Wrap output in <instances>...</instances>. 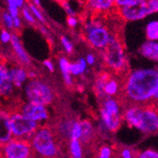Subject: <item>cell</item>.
<instances>
[{
	"mask_svg": "<svg viewBox=\"0 0 158 158\" xmlns=\"http://www.w3.org/2000/svg\"><path fill=\"white\" fill-rule=\"evenodd\" d=\"M158 89V70L138 69L127 76L121 91L124 105L145 106L152 103Z\"/></svg>",
	"mask_w": 158,
	"mask_h": 158,
	"instance_id": "6da1fadb",
	"label": "cell"
},
{
	"mask_svg": "<svg viewBox=\"0 0 158 158\" xmlns=\"http://www.w3.org/2000/svg\"><path fill=\"white\" fill-rule=\"evenodd\" d=\"M123 118L129 125L135 127L143 133H158V110L156 105L128 107L125 109Z\"/></svg>",
	"mask_w": 158,
	"mask_h": 158,
	"instance_id": "7a4b0ae2",
	"label": "cell"
},
{
	"mask_svg": "<svg viewBox=\"0 0 158 158\" xmlns=\"http://www.w3.org/2000/svg\"><path fill=\"white\" fill-rule=\"evenodd\" d=\"M59 136L54 128L48 126L40 127L31 138V146L34 156L39 158H57L60 152Z\"/></svg>",
	"mask_w": 158,
	"mask_h": 158,
	"instance_id": "3957f363",
	"label": "cell"
},
{
	"mask_svg": "<svg viewBox=\"0 0 158 158\" xmlns=\"http://www.w3.org/2000/svg\"><path fill=\"white\" fill-rule=\"evenodd\" d=\"M25 94L28 102L41 105H48L55 98L54 92L50 86L40 80L32 79L26 84Z\"/></svg>",
	"mask_w": 158,
	"mask_h": 158,
	"instance_id": "277c9868",
	"label": "cell"
},
{
	"mask_svg": "<svg viewBox=\"0 0 158 158\" xmlns=\"http://www.w3.org/2000/svg\"><path fill=\"white\" fill-rule=\"evenodd\" d=\"M112 32L98 20H91L85 25L84 36L88 44L96 49H105L108 46Z\"/></svg>",
	"mask_w": 158,
	"mask_h": 158,
	"instance_id": "5b68a950",
	"label": "cell"
},
{
	"mask_svg": "<svg viewBox=\"0 0 158 158\" xmlns=\"http://www.w3.org/2000/svg\"><path fill=\"white\" fill-rule=\"evenodd\" d=\"M103 58L107 66L116 72H120L125 68L126 58L118 33H112L109 44L103 50Z\"/></svg>",
	"mask_w": 158,
	"mask_h": 158,
	"instance_id": "8992f818",
	"label": "cell"
},
{
	"mask_svg": "<svg viewBox=\"0 0 158 158\" xmlns=\"http://www.w3.org/2000/svg\"><path fill=\"white\" fill-rule=\"evenodd\" d=\"M9 114L12 137L31 140L39 129L37 122L25 117L20 112Z\"/></svg>",
	"mask_w": 158,
	"mask_h": 158,
	"instance_id": "52a82bcc",
	"label": "cell"
},
{
	"mask_svg": "<svg viewBox=\"0 0 158 158\" xmlns=\"http://www.w3.org/2000/svg\"><path fill=\"white\" fill-rule=\"evenodd\" d=\"M2 158H35L31 140L12 138L1 145Z\"/></svg>",
	"mask_w": 158,
	"mask_h": 158,
	"instance_id": "ba28073f",
	"label": "cell"
},
{
	"mask_svg": "<svg viewBox=\"0 0 158 158\" xmlns=\"http://www.w3.org/2000/svg\"><path fill=\"white\" fill-rule=\"evenodd\" d=\"M117 10L118 15L126 21L140 20L152 13L149 0H134L132 4L117 8Z\"/></svg>",
	"mask_w": 158,
	"mask_h": 158,
	"instance_id": "9c48e42d",
	"label": "cell"
},
{
	"mask_svg": "<svg viewBox=\"0 0 158 158\" xmlns=\"http://www.w3.org/2000/svg\"><path fill=\"white\" fill-rule=\"evenodd\" d=\"M20 113L24 114L25 117L28 118L30 119L37 122L41 120H46L48 118V112L46 106L27 102L20 108Z\"/></svg>",
	"mask_w": 158,
	"mask_h": 158,
	"instance_id": "30bf717a",
	"label": "cell"
},
{
	"mask_svg": "<svg viewBox=\"0 0 158 158\" xmlns=\"http://www.w3.org/2000/svg\"><path fill=\"white\" fill-rule=\"evenodd\" d=\"M75 124V120L72 119H63L61 120L56 129H54L56 134L60 138L64 140H72V131Z\"/></svg>",
	"mask_w": 158,
	"mask_h": 158,
	"instance_id": "8fae6325",
	"label": "cell"
},
{
	"mask_svg": "<svg viewBox=\"0 0 158 158\" xmlns=\"http://www.w3.org/2000/svg\"><path fill=\"white\" fill-rule=\"evenodd\" d=\"M14 84L12 83L10 76V69L3 64L0 68V87H1V95L8 96L12 92Z\"/></svg>",
	"mask_w": 158,
	"mask_h": 158,
	"instance_id": "7c38bea8",
	"label": "cell"
},
{
	"mask_svg": "<svg viewBox=\"0 0 158 158\" xmlns=\"http://www.w3.org/2000/svg\"><path fill=\"white\" fill-rule=\"evenodd\" d=\"M12 134L10 124V114L8 112L2 111L1 112V145L6 144L9 141L12 139Z\"/></svg>",
	"mask_w": 158,
	"mask_h": 158,
	"instance_id": "4fadbf2b",
	"label": "cell"
},
{
	"mask_svg": "<svg viewBox=\"0 0 158 158\" xmlns=\"http://www.w3.org/2000/svg\"><path fill=\"white\" fill-rule=\"evenodd\" d=\"M87 5L88 9L95 13L108 12L116 7L114 1H112V0H91L87 2Z\"/></svg>",
	"mask_w": 158,
	"mask_h": 158,
	"instance_id": "5bb4252c",
	"label": "cell"
},
{
	"mask_svg": "<svg viewBox=\"0 0 158 158\" xmlns=\"http://www.w3.org/2000/svg\"><path fill=\"white\" fill-rule=\"evenodd\" d=\"M139 53L145 58L158 62V43L148 41L139 48Z\"/></svg>",
	"mask_w": 158,
	"mask_h": 158,
	"instance_id": "9a60e30c",
	"label": "cell"
},
{
	"mask_svg": "<svg viewBox=\"0 0 158 158\" xmlns=\"http://www.w3.org/2000/svg\"><path fill=\"white\" fill-rule=\"evenodd\" d=\"M11 47H12V49L14 50V53H15V55L17 56V58L19 59V61L25 64H28L31 62V59L30 57H28V55L27 54L26 50L24 49L21 42L18 38V36L13 33L12 36H11Z\"/></svg>",
	"mask_w": 158,
	"mask_h": 158,
	"instance_id": "2e32d148",
	"label": "cell"
},
{
	"mask_svg": "<svg viewBox=\"0 0 158 158\" xmlns=\"http://www.w3.org/2000/svg\"><path fill=\"white\" fill-rule=\"evenodd\" d=\"M81 123V141L83 145H89L90 143L93 142L95 138V132L93 125L88 120H82Z\"/></svg>",
	"mask_w": 158,
	"mask_h": 158,
	"instance_id": "e0dca14e",
	"label": "cell"
},
{
	"mask_svg": "<svg viewBox=\"0 0 158 158\" xmlns=\"http://www.w3.org/2000/svg\"><path fill=\"white\" fill-rule=\"evenodd\" d=\"M10 76L12 83L16 87H21V85L23 82L27 80L28 77V74L27 73V71L23 67H11L10 69Z\"/></svg>",
	"mask_w": 158,
	"mask_h": 158,
	"instance_id": "ac0fdd59",
	"label": "cell"
},
{
	"mask_svg": "<svg viewBox=\"0 0 158 158\" xmlns=\"http://www.w3.org/2000/svg\"><path fill=\"white\" fill-rule=\"evenodd\" d=\"M119 91V83L117 80L110 77L104 86V95L106 98H112L116 96Z\"/></svg>",
	"mask_w": 158,
	"mask_h": 158,
	"instance_id": "d6986e66",
	"label": "cell"
},
{
	"mask_svg": "<svg viewBox=\"0 0 158 158\" xmlns=\"http://www.w3.org/2000/svg\"><path fill=\"white\" fill-rule=\"evenodd\" d=\"M60 67H61V71L63 73V77L64 80V82L66 83V85L70 86L72 84V79H71V73H70V65L71 64L65 59V58H61L60 59Z\"/></svg>",
	"mask_w": 158,
	"mask_h": 158,
	"instance_id": "ffe728a7",
	"label": "cell"
},
{
	"mask_svg": "<svg viewBox=\"0 0 158 158\" xmlns=\"http://www.w3.org/2000/svg\"><path fill=\"white\" fill-rule=\"evenodd\" d=\"M146 36L151 42H155L158 40V21H152L147 25Z\"/></svg>",
	"mask_w": 158,
	"mask_h": 158,
	"instance_id": "44dd1931",
	"label": "cell"
},
{
	"mask_svg": "<svg viewBox=\"0 0 158 158\" xmlns=\"http://www.w3.org/2000/svg\"><path fill=\"white\" fill-rule=\"evenodd\" d=\"M69 151L71 158H81L82 157V146L80 140L72 139L69 144Z\"/></svg>",
	"mask_w": 158,
	"mask_h": 158,
	"instance_id": "7402d4cb",
	"label": "cell"
},
{
	"mask_svg": "<svg viewBox=\"0 0 158 158\" xmlns=\"http://www.w3.org/2000/svg\"><path fill=\"white\" fill-rule=\"evenodd\" d=\"M86 69V61L82 58L79 59L78 62L71 64L70 65V73L72 75L78 76L81 73L84 72V70Z\"/></svg>",
	"mask_w": 158,
	"mask_h": 158,
	"instance_id": "603a6c76",
	"label": "cell"
},
{
	"mask_svg": "<svg viewBox=\"0 0 158 158\" xmlns=\"http://www.w3.org/2000/svg\"><path fill=\"white\" fill-rule=\"evenodd\" d=\"M7 4H8V11L10 12V14L13 18H17L19 8L17 7L15 2H14V0H8Z\"/></svg>",
	"mask_w": 158,
	"mask_h": 158,
	"instance_id": "cb8c5ba5",
	"label": "cell"
},
{
	"mask_svg": "<svg viewBox=\"0 0 158 158\" xmlns=\"http://www.w3.org/2000/svg\"><path fill=\"white\" fill-rule=\"evenodd\" d=\"M2 19H3V23L5 24V26L8 28H13L14 27V19H13V17L10 15L8 10L3 11Z\"/></svg>",
	"mask_w": 158,
	"mask_h": 158,
	"instance_id": "d4e9b609",
	"label": "cell"
},
{
	"mask_svg": "<svg viewBox=\"0 0 158 158\" xmlns=\"http://www.w3.org/2000/svg\"><path fill=\"white\" fill-rule=\"evenodd\" d=\"M27 7H28V8H30L31 11H32V12H33V14L36 16V18H37V19H39L41 22H45V18H44V16H43V14L41 13L40 10L38 9V7H37L36 5H34L32 2H27Z\"/></svg>",
	"mask_w": 158,
	"mask_h": 158,
	"instance_id": "484cf974",
	"label": "cell"
},
{
	"mask_svg": "<svg viewBox=\"0 0 158 158\" xmlns=\"http://www.w3.org/2000/svg\"><path fill=\"white\" fill-rule=\"evenodd\" d=\"M112 156V149L109 146H102L100 147L98 152V158H111Z\"/></svg>",
	"mask_w": 158,
	"mask_h": 158,
	"instance_id": "4316f807",
	"label": "cell"
},
{
	"mask_svg": "<svg viewBox=\"0 0 158 158\" xmlns=\"http://www.w3.org/2000/svg\"><path fill=\"white\" fill-rule=\"evenodd\" d=\"M22 14H23V16L25 17V19L28 23H31V24H34L35 23V20H34L33 16L31 15V10H30V8L27 7V5L23 7V9H22Z\"/></svg>",
	"mask_w": 158,
	"mask_h": 158,
	"instance_id": "83f0119b",
	"label": "cell"
},
{
	"mask_svg": "<svg viewBox=\"0 0 158 158\" xmlns=\"http://www.w3.org/2000/svg\"><path fill=\"white\" fill-rule=\"evenodd\" d=\"M81 135V123L78 121H75L73 131H72V139L80 140Z\"/></svg>",
	"mask_w": 158,
	"mask_h": 158,
	"instance_id": "f1b7e54d",
	"label": "cell"
},
{
	"mask_svg": "<svg viewBox=\"0 0 158 158\" xmlns=\"http://www.w3.org/2000/svg\"><path fill=\"white\" fill-rule=\"evenodd\" d=\"M137 158H158V152L152 150H147L137 155Z\"/></svg>",
	"mask_w": 158,
	"mask_h": 158,
	"instance_id": "f546056e",
	"label": "cell"
},
{
	"mask_svg": "<svg viewBox=\"0 0 158 158\" xmlns=\"http://www.w3.org/2000/svg\"><path fill=\"white\" fill-rule=\"evenodd\" d=\"M61 41H62V44L65 49V51L67 53H71L73 51V45H72V43H71L65 36H62L61 37Z\"/></svg>",
	"mask_w": 158,
	"mask_h": 158,
	"instance_id": "4dcf8cb0",
	"label": "cell"
},
{
	"mask_svg": "<svg viewBox=\"0 0 158 158\" xmlns=\"http://www.w3.org/2000/svg\"><path fill=\"white\" fill-rule=\"evenodd\" d=\"M120 154H121V158H136L137 157L135 155V152H133L129 148H124L121 151Z\"/></svg>",
	"mask_w": 158,
	"mask_h": 158,
	"instance_id": "1f68e13d",
	"label": "cell"
},
{
	"mask_svg": "<svg viewBox=\"0 0 158 158\" xmlns=\"http://www.w3.org/2000/svg\"><path fill=\"white\" fill-rule=\"evenodd\" d=\"M11 36L12 34H10L8 31L6 30H2L1 31V41L4 44H7V43L11 41Z\"/></svg>",
	"mask_w": 158,
	"mask_h": 158,
	"instance_id": "d6a6232c",
	"label": "cell"
},
{
	"mask_svg": "<svg viewBox=\"0 0 158 158\" xmlns=\"http://www.w3.org/2000/svg\"><path fill=\"white\" fill-rule=\"evenodd\" d=\"M149 3L152 13L158 12V0H149Z\"/></svg>",
	"mask_w": 158,
	"mask_h": 158,
	"instance_id": "836d02e7",
	"label": "cell"
},
{
	"mask_svg": "<svg viewBox=\"0 0 158 158\" xmlns=\"http://www.w3.org/2000/svg\"><path fill=\"white\" fill-rule=\"evenodd\" d=\"M67 24H68L69 27H74L78 24V19L75 16H68V18H67Z\"/></svg>",
	"mask_w": 158,
	"mask_h": 158,
	"instance_id": "e575fe53",
	"label": "cell"
},
{
	"mask_svg": "<svg viewBox=\"0 0 158 158\" xmlns=\"http://www.w3.org/2000/svg\"><path fill=\"white\" fill-rule=\"evenodd\" d=\"M44 65L50 71V72H53L54 71V66H53V64L51 63V61H49V60L44 61Z\"/></svg>",
	"mask_w": 158,
	"mask_h": 158,
	"instance_id": "d590c367",
	"label": "cell"
},
{
	"mask_svg": "<svg viewBox=\"0 0 158 158\" xmlns=\"http://www.w3.org/2000/svg\"><path fill=\"white\" fill-rule=\"evenodd\" d=\"M95 57H94V55H92V54H88L87 55V57H86V61H87V63L89 64H95Z\"/></svg>",
	"mask_w": 158,
	"mask_h": 158,
	"instance_id": "8d00e7d4",
	"label": "cell"
},
{
	"mask_svg": "<svg viewBox=\"0 0 158 158\" xmlns=\"http://www.w3.org/2000/svg\"><path fill=\"white\" fill-rule=\"evenodd\" d=\"M151 104H153V105H156V106L158 105V89H157V91H156V93H155V95H154V97L152 98V102Z\"/></svg>",
	"mask_w": 158,
	"mask_h": 158,
	"instance_id": "74e56055",
	"label": "cell"
}]
</instances>
